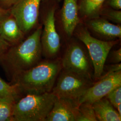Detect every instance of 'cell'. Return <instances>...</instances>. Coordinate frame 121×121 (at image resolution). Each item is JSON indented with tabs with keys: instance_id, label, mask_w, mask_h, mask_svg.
I'll return each mask as SVG.
<instances>
[{
	"instance_id": "obj_19",
	"label": "cell",
	"mask_w": 121,
	"mask_h": 121,
	"mask_svg": "<svg viewBox=\"0 0 121 121\" xmlns=\"http://www.w3.org/2000/svg\"><path fill=\"white\" fill-rule=\"evenodd\" d=\"M105 97L108 99L114 107L116 108L117 105L121 103V85L112 89Z\"/></svg>"
},
{
	"instance_id": "obj_14",
	"label": "cell",
	"mask_w": 121,
	"mask_h": 121,
	"mask_svg": "<svg viewBox=\"0 0 121 121\" xmlns=\"http://www.w3.org/2000/svg\"><path fill=\"white\" fill-rule=\"evenodd\" d=\"M89 25L96 32L110 38H120L121 27L102 19H95L89 22Z\"/></svg>"
},
{
	"instance_id": "obj_4",
	"label": "cell",
	"mask_w": 121,
	"mask_h": 121,
	"mask_svg": "<svg viewBox=\"0 0 121 121\" xmlns=\"http://www.w3.org/2000/svg\"><path fill=\"white\" fill-rule=\"evenodd\" d=\"M92 84L90 78L64 70L52 92L57 98L68 99L77 102Z\"/></svg>"
},
{
	"instance_id": "obj_24",
	"label": "cell",
	"mask_w": 121,
	"mask_h": 121,
	"mask_svg": "<svg viewBox=\"0 0 121 121\" xmlns=\"http://www.w3.org/2000/svg\"><path fill=\"white\" fill-rule=\"evenodd\" d=\"M121 0H111L109 4L115 9H119L121 8Z\"/></svg>"
},
{
	"instance_id": "obj_22",
	"label": "cell",
	"mask_w": 121,
	"mask_h": 121,
	"mask_svg": "<svg viewBox=\"0 0 121 121\" xmlns=\"http://www.w3.org/2000/svg\"><path fill=\"white\" fill-rule=\"evenodd\" d=\"M112 60L114 62L117 63H120L121 60V48H120L112 52Z\"/></svg>"
},
{
	"instance_id": "obj_20",
	"label": "cell",
	"mask_w": 121,
	"mask_h": 121,
	"mask_svg": "<svg viewBox=\"0 0 121 121\" xmlns=\"http://www.w3.org/2000/svg\"><path fill=\"white\" fill-rule=\"evenodd\" d=\"M10 46L11 45L2 38L0 34V65L4 54Z\"/></svg>"
},
{
	"instance_id": "obj_25",
	"label": "cell",
	"mask_w": 121,
	"mask_h": 121,
	"mask_svg": "<svg viewBox=\"0 0 121 121\" xmlns=\"http://www.w3.org/2000/svg\"><path fill=\"white\" fill-rule=\"evenodd\" d=\"M9 13V9H5L0 5V20Z\"/></svg>"
},
{
	"instance_id": "obj_13",
	"label": "cell",
	"mask_w": 121,
	"mask_h": 121,
	"mask_svg": "<svg viewBox=\"0 0 121 121\" xmlns=\"http://www.w3.org/2000/svg\"><path fill=\"white\" fill-rule=\"evenodd\" d=\"M92 105L97 121H121V115L106 97L94 102Z\"/></svg>"
},
{
	"instance_id": "obj_7",
	"label": "cell",
	"mask_w": 121,
	"mask_h": 121,
	"mask_svg": "<svg viewBox=\"0 0 121 121\" xmlns=\"http://www.w3.org/2000/svg\"><path fill=\"white\" fill-rule=\"evenodd\" d=\"M121 85V70L108 72L97 82L93 83L78 100L77 105L82 103L92 104L105 97L116 87Z\"/></svg>"
},
{
	"instance_id": "obj_12",
	"label": "cell",
	"mask_w": 121,
	"mask_h": 121,
	"mask_svg": "<svg viewBox=\"0 0 121 121\" xmlns=\"http://www.w3.org/2000/svg\"><path fill=\"white\" fill-rule=\"evenodd\" d=\"M61 16L65 32L70 36L79 21L77 0H64Z\"/></svg>"
},
{
	"instance_id": "obj_23",
	"label": "cell",
	"mask_w": 121,
	"mask_h": 121,
	"mask_svg": "<svg viewBox=\"0 0 121 121\" xmlns=\"http://www.w3.org/2000/svg\"><path fill=\"white\" fill-rule=\"evenodd\" d=\"M17 0H0V5L5 9H9Z\"/></svg>"
},
{
	"instance_id": "obj_11",
	"label": "cell",
	"mask_w": 121,
	"mask_h": 121,
	"mask_svg": "<svg viewBox=\"0 0 121 121\" xmlns=\"http://www.w3.org/2000/svg\"><path fill=\"white\" fill-rule=\"evenodd\" d=\"M0 34L11 46L21 42L25 35L10 13L0 20Z\"/></svg>"
},
{
	"instance_id": "obj_3",
	"label": "cell",
	"mask_w": 121,
	"mask_h": 121,
	"mask_svg": "<svg viewBox=\"0 0 121 121\" xmlns=\"http://www.w3.org/2000/svg\"><path fill=\"white\" fill-rule=\"evenodd\" d=\"M56 98L52 91L27 94L15 102L13 121H46Z\"/></svg>"
},
{
	"instance_id": "obj_18",
	"label": "cell",
	"mask_w": 121,
	"mask_h": 121,
	"mask_svg": "<svg viewBox=\"0 0 121 121\" xmlns=\"http://www.w3.org/2000/svg\"><path fill=\"white\" fill-rule=\"evenodd\" d=\"M16 100L0 97V121H13V106Z\"/></svg>"
},
{
	"instance_id": "obj_26",
	"label": "cell",
	"mask_w": 121,
	"mask_h": 121,
	"mask_svg": "<svg viewBox=\"0 0 121 121\" xmlns=\"http://www.w3.org/2000/svg\"><path fill=\"white\" fill-rule=\"evenodd\" d=\"M121 103L118 104L116 107L117 111L119 113V114L121 115Z\"/></svg>"
},
{
	"instance_id": "obj_9",
	"label": "cell",
	"mask_w": 121,
	"mask_h": 121,
	"mask_svg": "<svg viewBox=\"0 0 121 121\" xmlns=\"http://www.w3.org/2000/svg\"><path fill=\"white\" fill-rule=\"evenodd\" d=\"M54 12L52 9L47 13L41 36L42 52L49 56H55L60 48V39L56 29Z\"/></svg>"
},
{
	"instance_id": "obj_8",
	"label": "cell",
	"mask_w": 121,
	"mask_h": 121,
	"mask_svg": "<svg viewBox=\"0 0 121 121\" xmlns=\"http://www.w3.org/2000/svg\"><path fill=\"white\" fill-rule=\"evenodd\" d=\"M62 66L65 70L91 78L90 61L83 48L77 43L71 44L63 57Z\"/></svg>"
},
{
	"instance_id": "obj_17",
	"label": "cell",
	"mask_w": 121,
	"mask_h": 121,
	"mask_svg": "<svg viewBox=\"0 0 121 121\" xmlns=\"http://www.w3.org/2000/svg\"><path fill=\"white\" fill-rule=\"evenodd\" d=\"M92 104L82 103L78 105L75 121H96Z\"/></svg>"
},
{
	"instance_id": "obj_16",
	"label": "cell",
	"mask_w": 121,
	"mask_h": 121,
	"mask_svg": "<svg viewBox=\"0 0 121 121\" xmlns=\"http://www.w3.org/2000/svg\"><path fill=\"white\" fill-rule=\"evenodd\" d=\"M21 93L17 85L6 82L0 77V97L17 101L19 98Z\"/></svg>"
},
{
	"instance_id": "obj_21",
	"label": "cell",
	"mask_w": 121,
	"mask_h": 121,
	"mask_svg": "<svg viewBox=\"0 0 121 121\" xmlns=\"http://www.w3.org/2000/svg\"><path fill=\"white\" fill-rule=\"evenodd\" d=\"M108 17L113 21L118 23L121 22V11L118 10H111L105 14Z\"/></svg>"
},
{
	"instance_id": "obj_1",
	"label": "cell",
	"mask_w": 121,
	"mask_h": 121,
	"mask_svg": "<svg viewBox=\"0 0 121 121\" xmlns=\"http://www.w3.org/2000/svg\"><path fill=\"white\" fill-rule=\"evenodd\" d=\"M42 26H39L26 39L11 46L1 61L5 73L11 80L17 74L29 69L40 61L42 53L41 36Z\"/></svg>"
},
{
	"instance_id": "obj_2",
	"label": "cell",
	"mask_w": 121,
	"mask_h": 121,
	"mask_svg": "<svg viewBox=\"0 0 121 121\" xmlns=\"http://www.w3.org/2000/svg\"><path fill=\"white\" fill-rule=\"evenodd\" d=\"M61 66L58 60L39 62L29 69L20 73L11 80L20 91L27 94L51 92Z\"/></svg>"
},
{
	"instance_id": "obj_6",
	"label": "cell",
	"mask_w": 121,
	"mask_h": 121,
	"mask_svg": "<svg viewBox=\"0 0 121 121\" xmlns=\"http://www.w3.org/2000/svg\"><path fill=\"white\" fill-rule=\"evenodd\" d=\"M41 0H17L9 8L22 32L25 34L36 25Z\"/></svg>"
},
{
	"instance_id": "obj_15",
	"label": "cell",
	"mask_w": 121,
	"mask_h": 121,
	"mask_svg": "<svg viewBox=\"0 0 121 121\" xmlns=\"http://www.w3.org/2000/svg\"><path fill=\"white\" fill-rule=\"evenodd\" d=\"M105 0H82L79 9L83 15L94 17L99 13Z\"/></svg>"
},
{
	"instance_id": "obj_10",
	"label": "cell",
	"mask_w": 121,
	"mask_h": 121,
	"mask_svg": "<svg viewBox=\"0 0 121 121\" xmlns=\"http://www.w3.org/2000/svg\"><path fill=\"white\" fill-rule=\"evenodd\" d=\"M77 108L75 101L57 98L46 121H75Z\"/></svg>"
},
{
	"instance_id": "obj_5",
	"label": "cell",
	"mask_w": 121,
	"mask_h": 121,
	"mask_svg": "<svg viewBox=\"0 0 121 121\" xmlns=\"http://www.w3.org/2000/svg\"><path fill=\"white\" fill-rule=\"evenodd\" d=\"M77 35L88 50L94 68V76L97 78H100L104 71L109 52L117 41H105L96 39L90 34L86 29L83 28L78 30Z\"/></svg>"
}]
</instances>
